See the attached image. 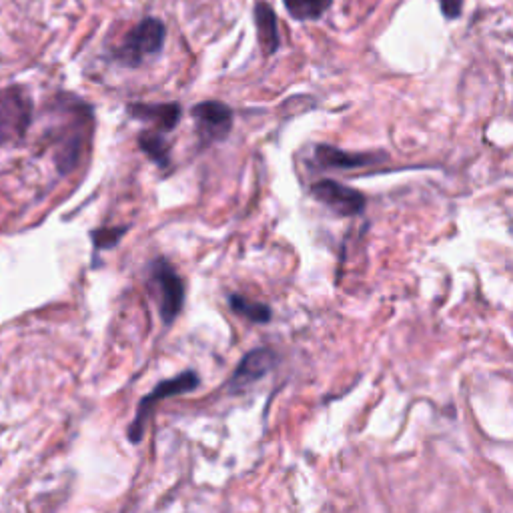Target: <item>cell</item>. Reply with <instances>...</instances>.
<instances>
[{
  "instance_id": "cell-1",
  "label": "cell",
  "mask_w": 513,
  "mask_h": 513,
  "mask_svg": "<svg viewBox=\"0 0 513 513\" xmlns=\"http://www.w3.org/2000/svg\"><path fill=\"white\" fill-rule=\"evenodd\" d=\"M55 115L59 123L49 137L55 147V163L61 175H69L81 163L83 151L93 129V109L75 95H59L55 99Z\"/></svg>"
},
{
  "instance_id": "cell-2",
  "label": "cell",
  "mask_w": 513,
  "mask_h": 513,
  "mask_svg": "<svg viewBox=\"0 0 513 513\" xmlns=\"http://www.w3.org/2000/svg\"><path fill=\"white\" fill-rule=\"evenodd\" d=\"M33 123V101L23 87L0 89V147L21 143Z\"/></svg>"
},
{
  "instance_id": "cell-3",
  "label": "cell",
  "mask_w": 513,
  "mask_h": 513,
  "mask_svg": "<svg viewBox=\"0 0 513 513\" xmlns=\"http://www.w3.org/2000/svg\"><path fill=\"white\" fill-rule=\"evenodd\" d=\"M167 29L165 23L159 19H143L123 41L117 49L115 57L125 67H141L147 59L159 55L165 47Z\"/></svg>"
},
{
  "instance_id": "cell-4",
  "label": "cell",
  "mask_w": 513,
  "mask_h": 513,
  "mask_svg": "<svg viewBox=\"0 0 513 513\" xmlns=\"http://www.w3.org/2000/svg\"><path fill=\"white\" fill-rule=\"evenodd\" d=\"M201 385V379L197 375V371L189 369V371H183L179 373L177 377L173 379H167V381H161L155 385V389L151 393H147L141 401H139V407H137V415L127 431L131 443L139 445L143 435H145V429H147V423L151 419V413L155 409V405L159 401H165L169 397H177V395H183V393H191L195 391L197 387Z\"/></svg>"
},
{
  "instance_id": "cell-5",
  "label": "cell",
  "mask_w": 513,
  "mask_h": 513,
  "mask_svg": "<svg viewBox=\"0 0 513 513\" xmlns=\"http://www.w3.org/2000/svg\"><path fill=\"white\" fill-rule=\"evenodd\" d=\"M151 283L159 293V315L169 327L183 311L185 283L167 259H155L151 263Z\"/></svg>"
},
{
  "instance_id": "cell-6",
  "label": "cell",
  "mask_w": 513,
  "mask_h": 513,
  "mask_svg": "<svg viewBox=\"0 0 513 513\" xmlns=\"http://www.w3.org/2000/svg\"><path fill=\"white\" fill-rule=\"evenodd\" d=\"M191 117L197 123V135L203 145L225 141L233 129V111L219 101H203L195 105Z\"/></svg>"
},
{
  "instance_id": "cell-7",
  "label": "cell",
  "mask_w": 513,
  "mask_h": 513,
  "mask_svg": "<svg viewBox=\"0 0 513 513\" xmlns=\"http://www.w3.org/2000/svg\"><path fill=\"white\" fill-rule=\"evenodd\" d=\"M311 195L339 217H357L365 211L367 199L357 189L341 185L333 179H321L311 187Z\"/></svg>"
},
{
  "instance_id": "cell-8",
  "label": "cell",
  "mask_w": 513,
  "mask_h": 513,
  "mask_svg": "<svg viewBox=\"0 0 513 513\" xmlns=\"http://www.w3.org/2000/svg\"><path fill=\"white\" fill-rule=\"evenodd\" d=\"M277 363V353L271 347H257L243 355L237 369L233 371L227 389L231 393H241L243 389L251 387L259 379H263Z\"/></svg>"
},
{
  "instance_id": "cell-9",
  "label": "cell",
  "mask_w": 513,
  "mask_h": 513,
  "mask_svg": "<svg viewBox=\"0 0 513 513\" xmlns=\"http://www.w3.org/2000/svg\"><path fill=\"white\" fill-rule=\"evenodd\" d=\"M387 159L385 153H349L331 145H317L313 153V161L323 171H351L363 169L369 165L383 163Z\"/></svg>"
},
{
  "instance_id": "cell-10",
  "label": "cell",
  "mask_w": 513,
  "mask_h": 513,
  "mask_svg": "<svg viewBox=\"0 0 513 513\" xmlns=\"http://www.w3.org/2000/svg\"><path fill=\"white\" fill-rule=\"evenodd\" d=\"M129 115L141 123L153 125L155 131L169 133L173 131L181 121V105L179 103H133L127 107Z\"/></svg>"
},
{
  "instance_id": "cell-11",
  "label": "cell",
  "mask_w": 513,
  "mask_h": 513,
  "mask_svg": "<svg viewBox=\"0 0 513 513\" xmlns=\"http://www.w3.org/2000/svg\"><path fill=\"white\" fill-rule=\"evenodd\" d=\"M255 27L259 45L265 55H275L281 47V35H279V21L275 11L267 3L255 5Z\"/></svg>"
},
{
  "instance_id": "cell-12",
  "label": "cell",
  "mask_w": 513,
  "mask_h": 513,
  "mask_svg": "<svg viewBox=\"0 0 513 513\" xmlns=\"http://www.w3.org/2000/svg\"><path fill=\"white\" fill-rule=\"evenodd\" d=\"M139 149L161 169L171 165V145L159 131H143L139 135Z\"/></svg>"
},
{
  "instance_id": "cell-13",
  "label": "cell",
  "mask_w": 513,
  "mask_h": 513,
  "mask_svg": "<svg viewBox=\"0 0 513 513\" xmlns=\"http://www.w3.org/2000/svg\"><path fill=\"white\" fill-rule=\"evenodd\" d=\"M229 307L233 309V313L249 319L251 323H259V325L269 323L273 317V311L267 303L253 301V299H249L245 295H237V293H233L229 297Z\"/></svg>"
},
{
  "instance_id": "cell-14",
  "label": "cell",
  "mask_w": 513,
  "mask_h": 513,
  "mask_svg": "<svg viewBox=\"0 0 513 513\" xmlns=\"http://www.w3.org/2000/svg\"><path fill=\"white\" fill-rule=\"evenodd\" d=\"M287 13L295 21H319L333 5V0H283Z\"/></svg>"
},
{
  "instance_id": "cell-15",
  "label": "cell",
  "mask_w": 513,
  "mask_h": 513,
  "mask_svg": "<svg viewBox=\"0 0 513 513\" xmlns=\"http://www.w3.org/2000/svg\"><path fill=\"white\" fill-rule=\"evenodd\" d=\"M127 231H129L127 225H123V227H103V229L93 231L91 239H93L95 251H109V249L117 247Z\"/></svg>"
},
{
  "instance_id": "cell-16",
  "label": "cell",
  "mask_w": 513,
  "mask_h": 513,
  "mask_svg": "<svg viewBox=\"0 0 513 513\" xmlns=\"http://www.w3.org/2000/svg\"><path fill=\"white\" fill-rule=\"evenodd\" d=\"M439 3V9L443 13L445 19L449 21H455L461 17V11H463V0H437Z\"/></svg>"
}]
</instances>
